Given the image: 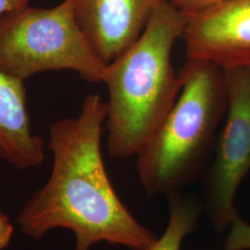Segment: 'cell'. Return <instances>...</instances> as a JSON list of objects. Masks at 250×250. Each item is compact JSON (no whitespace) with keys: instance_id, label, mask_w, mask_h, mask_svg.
I'll list each match as a JSON object with an SVG mask.
<instances>
[{"instance_id":"5b68a950","label":"cell","mask_w":250,"mask_h":250,"mask_svg":"<svg viewBox=\"0 0 250 250\" xmlns=\"http://www.w3.org/2000/svg\"><path fill=\"white\" fill-rule=\"evenodd\" d=\"M226 120L205 186V207L212 226L223 232L239 217L234 197L250 171V66L223 70Z\"/></svg>"},{"instance_id":"3957f363","label":"cell","mask_w":250,"mask_h":250,"mask_svg":"<svg viewBox=\"0 0 250 250\" xmlns=\"http://www.w3.org/2000/svg\"><path fill=\"white\" fill-rule=\"evenodd\" d=\"M178 73V99L136 155V170L148 197L179 191L197 178L226 113L222 69L188 60Z\"/></svg>"},{"instance_id":"9c48e42d","label":"cell","mask_w":250,"mask_h":250,"mask_svg":"<svg viewBox=\"0 0 250 250\" xmlns=\"http://www.w3.org/2000/svg\"><path fill=\"white\" fill-rule=\"evenodd\" d=\"M170 218L165 232L148 250H181L183 239L197 228L201 208L197 199L179 191L167 194Z\"/></svg>"},{"instance_id":"8992f818","label":"cell","mask_w":250,"mask_h":250,"mask_svg":"<svg viewBox=\"0 0 250 250\" xmlns=\"http://www.w3.org/2000/svg\"><path fill=\"white\" fill-rule=\"evenodd\" d=\"M184 15L187 60L222 70L250 66V0H224Z\"/></svg>"},{"instance_id":"ba28073f","label":"cell","mask_w":250,"mask_h":250,"mask_svg":"<svg viewBox=\"0 0 250 250\" xmlns=\"http://www.w3.org/2000/svg\"><path fill=\"white\" fill-rule=\"evenodd\" d=\"M0 158L19 170L43 163V140L32 133L23 80L0 72Z\"/></svg>"},{"instance_id":"52a82bcc","label":"cell","mask_w":250,"mask_h":250,"mask_svg":"<svg viewBox=\"0 0 250 250\" xmlns=\"http://www.w3.org/2000/svg\"><path fill=\"white\" fill-rule=\"evenodd\" d=\"M162 1L71 0L82 31L107 65L138 40Z\"/></svg>"},{"instance_id":"7a4b0ae2","label":"cell","mask_w":250,"mask_h":250,"mask_svg":"<svg viewBox=\"0 0 250 250\" xmlns=\"http://www.w3.org/2000/svg\"><path fill=\"white\" fill-rule=\"evenodd\" d=\"M185 15L164 0L143 34L107 64V151L111 157L136 156L151 138L182 90L171 51L182 38Z\"/></svg>"},{"instance_id":"4fadbf2b","label":"cell","mask_w":250,"mask_h":250,"mask_svg":"<svg viewBox=\"0 0 250 250\" xmlns=\"http://www.w3.org/2000/svg\"><path fill=\"white\" fill-rule=\"evenodd\" d=\"M29 5V0H0V17L9 11L21 9Z\"/></svg>"},{"instance_id":"30bf717a","label":"cell","mask_w":250,"mask_h":250,"mask_svg":"<svg viewBox=\"0 0 250 250\" xmlns=\"http://www.w3.org/2000/svg\"><path fill=\"white\" fill-rule=\"evenodd\" d=\"M250 250V224L240 217L231 224V231L224 242V250Z\"/></svg>"},{"instance_id":"7c38bea8","label":"cell","mask_w":250,"mask_h":250,"mask_svg":"<svg viewBox=\"0 0 250 250\" xmlns=\"http://www.w3.org/2000/svg\"><path fill=\"white\" fill-rule=\"evenodd\" d=\"M13 233V226L9 219L0 211V250H5L9 246Z\"/></svg>"},{"instance_id":"6da1fadb","label":"cell","mask_w":250,"mask_h":250,"mask_svg":"<svg viewBox=\"0 0 250 250\" xmlns=\"http://www.w3.org/2000/svg\"><path fill=\"white\" fill-rule=\"evenodd\" d=\"M107 115V102L89 94L78 116L50 126V177L18 216L20 228L28 237L40 239L55 228L68 229L76 238L74 250H89L102 241L148 250L158 240L130 213L108 179L100 146Z\"/></svg>"},{"instance_id":"277c9868","label":"cell","mask_w":250,"mask_h":250,"mask_svg":"<svg viewBox=\"0 0 250 250\" xmlns=\"http://www.w3.org/2000/svg\"><path fill=\"white\" fill-rule=\"evenodd\" d=\"M107 67L79 26L71 0L52 9L28 5L0 17V72L24 80L71 70L90 83H104Z\"/></svg>"},{"instance_id":"8fae6325","label":"cell","mask_w":250,"mask_h":250,"mask_svg":"<svg viewBox=\"0 0 250 250\" xmlns=\"http://www.w3.org/2000/svg\"><path fill=\"white\" fill-rule=\"evenodd\" d=\"M183 14H191L208 9L224 0H166Z\"/></svg>"}]
</instances>
